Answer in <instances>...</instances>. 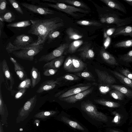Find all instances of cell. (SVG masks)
<instances>
[{
    "mask_svg": "<svg viewBox=\"0 0 132 132\" xmlns=\"http://www.w3.org/2000/svg\"><path fill=\"white\" fill-rule=\"evenodd\" d=\"M30 20L32 24L27 32L29 34L37 36L38 38L36 41L27 47L41 44L44 45L50 32L56 30L64 25L63 20L58 17Z\"/></svg>",
    "mask_w": 132,
    "mask_h": 132,
    "instance_id": "cell-1",
    "label": "cell"
},
{
    "mask_svg": "<svg viewBox=\"0 0 132 132\" xmlns=\"http://www.w3.org/2000/svg\"><path fill=\"white\" fill-rule=\"evenodd\" d=\"M44 45L41 44L26 47L12 54L16 57L23 60L32 61L34 57L44 48Z\"/></svg>",
    "mask_w": 132,
    "mask_h": 132,
    "instance_id": "cell-2",
    "label": "cell"
},
{
    "mask_svg": "<svg viewBox=\"0 0 132 132\" xmlns=\"http://www.w3.org/2000/svg\"><path fill=\"white\" fill-rule=\"evenodd\" d=\"M81 107L82 110L93 119L100 121H108L107 116L103 113L98 111L96 106L89 101L82 102Z\"/></svg>",
    "mask_w": 132,
    "mask_h": 132,
    "instance_id": "cell-3",
    "label": "cell"
},
{
    "mask_svg": "<svg viewBox=\"0 0 132 132\" xmlns=\"http://www.w3.org/2000/svg\"><path fill=\"white\" fill-rule=\"evenodd\" d=\"M47 7H50L64 12L74 17H77L78 15L75 13L79 12L84 13H88L87 11L75 6L66 5L64 3H57L55 4L45 3L44 4Z\"/></svg>",
    "mask_w": 132,
    "mask_h": 132,
    "instance_id": "cell-4",
    "label": "cell"
},
{
    "mask_svg": "<svg viewBox=\"0 0 132 132\" xmlns=\"http://www.w3.org/2000/svg\"><path fill=\"white\" fill-rule=\"evenodd\" d=\"M1 66L5 79V83L8 90L11 92V94L13 93L14 90H12L15 84L14 79L13 73L10 71L6 61L5 59L1 62Z\"/></svg>",
    "mask_w": 132,
    "mask_h": 132,
    "instance_id": "cell-5",
    "label": "cell"
},
{
    "mask_svg": "<svg viewBox=\"0 0 132 132\" xmlns=\"http://www.w3.org/2000/svg\"><path fill=\"white\" fill-rule=\"evenodd\" d=\"M100 21L103 23L114 24L118 27L130 24L132 21V18L127 17L121 19L114 14L102 18L101 19Z\"/></svg>",
    "mask_w": 132,
    "mask_h": 132,
    "instance_id": "cell-6",
    "label": "cell"
},
{
    "mask_svg": "<svg viewBox=\"0 0 132 132\" xmlns=\"http://www.w3.org/2000/svg\"><path fill=\"white\" fill-rule=\"evenodd\" d=\"M68 44L64 43L60 45L51 52L42 56L38 60V62H48L52 60L62 56L65 50L68 48Z\"/></svg>",
    "mask_w": 132,
    "mask_h": 132,
    "instance_id": "cell-7",
    "label": "cell"
},
{
    "mask_svg": "<svg viewBox=\"0 0 132 132\" xmlns=\"http://www.w3.org/2000/svg\"><path fill=\"white\" fill-rule=\"evenodd\" d=\"M95 71L97 77L98 86H110L116 82L114 78L109 75L106 72L97 68L95 69Z\"/></svg>",
    "mask_w": 132,
    "mask_h": 132,
    "instance_id": "cell-8",
    "label": "cell"
},
{
    "mask_svg": "<svg viewBox=\"0 0 132 132\" xmlns=\"http://www.w3.org/2000/svg\"><path fill=\"white\" fill-rule=\"evenodd\" d=\"M20 4L22 6L30 11L41 15H47L54 13V11L53 10L48 8L25 2L21 3Z\"/></svg>",
    "mask_w": 132,
    "mask_h": 132,
    "instance_id": "cell-9",
    "label": "cell"
},
{
    "mask_svg": "<svg viewBox=\"0 0 132 132\" xmlns=\"http://www.w3.org/2000/svg\"><path fill=\"white\" fill-rule=\"evenodd\" d=\"M94 87H91L77 94L65 97L60 100L70 103H74L80 101L90 94L93 91Z\"/></svg>",
    "mask_w": 132,
    "mask_h": 132,
    "instance_id": "cell-10",
    "label": "cell"
},
{
    "mask_svg": "<svg viewBox=\"0 0 132 132\" xmlns=\"http://www.w3.org/2000/svg\"><path fill=\"white\" fill-rule=\"evenodd\" d=\"M33 39L30 36L22 34L17 36L13 42V44L16 46L21 48L27 47L32 43Z\"/></svg>",
    "mask_w": 132,
    "mask_h": 132,
    "instance_id": "cell-11",
    "label": "cell"
},
{
    "mask_svg": "<svg viewBox=\"0 0 132 132\" xmlns=\"http://www.w3.org/2000/svg\"><path fill=\"white\" fill-rule=\"evenodd\" d=\"M10 59L14 64V71L19 79L22 81L27 78L24 67L13 57H10Z\"/></svg>",
    "mask_w": 132,
    "mask_h": 132,
    "instance_id": "cell-12",
    "label": "cell"
},
{
    "mask_svg": "<svg viewBox=\"0 0 132 132\" xmlns=\"http://www.w3.org/2000/svg\"><path fill=\"white\" fill-rule=\"evenodd\" d=\"M72 63L70 72L77 73L81 72L87 67L86 63L75 56H72Z\"/></svg>",
    "mask_w": 132,
    "mask_h": 132,
    "instance_id": "cell-13",
    "label": "cell"
},
{
    "mask_svg": "<svg viewBox=\"0 0 132 132\" xmlns=\"http://www.w3.org/2000/svg\"><path fill=\"white\" fill-rule=\"evenodd\" d=\"M111 8L115 9L126 14L127 11L124 6L118 1L114 0H100Z\"/></svg>",
    "mask_w": 132,
    "mask_h": 132,
    "instance_id": "cell-14",
    "label": "cell"
},
{
    "mask_svg": "<svg viewBox=\"0 0 132 132\" xmlns=\"http://www.w3.org/2000/svg\"><path fill=\"white\" fill-rule=\"evenodd\" d=\"M91 86H80L70 89L60 95L58 98L60 99L79 93L90 88Z\"/></svg>",
    "mask_w": 132,
    "mask_h": 132,
    "instance_id": "cell-15",
    "label": "cell"
},
{
    "mask_svg": "<svg viewBox=\"0 0 132 132\" xmlns=\"http://www.w3.org/2000/svg\"><path fill=\"white\" fill-rule=\"evenodd\" d=\"M56 83L53 79L48 80L43 82L40 85L36 92L38 93L52 90L56 86Z\"/></svg>",
    "mask_w": 132,
    "mask_h": 132,
    "instance_id": "cell-16",
    "label": "cell"
},
{
    "mask_svg": "<svg viewBox=\"0 0 132 132\" xmlns=\"http://www.w3.org/2000/svg\"><path fill=\"white\" fill-rule=\"evenodd\" d=\"M120 35L129 36L132 37V27L124 26L116 28L112 35L113 37Z\"/></svg>",
    "mask_w": 132,
    "mask_h": 132,
    "instance_id": "cell-17",
    "label": "cell"
},
{
    "mask_svg": "<svg viewBox=\"0 0 132 132\" xmlns=\"http://www.w3.org/2000/svg\"><path fill=\"white\" fill-rule=\"evenodd\" d=\"M78 51L81 57L85 61L86 59L93 58L95 56V53L93 50L89 46H86L79 49Z\"/></svg>",
    "mask_w": 132,
    "mask_h": 132,
    "instance_id": "cell-18",
    "label": "cell"
},
{
    "mask_svg": "<svg viewBox=\"0 0 132 132\" xmlns=\"http://www.w3.org/2000/svg\"><path fill=\"white\" fill-rule=\"evenodd\" d=\"M100 54L103 60L108 64L112 65H118V63L114 57L104 49L100 51Z\"/></svg>",
    "mask_w": 132,
    "mask_h": 132,
    "instance_id": "cell-19",
    "label": "cell"
},
{
    "mask_svg": "<svg viewBox=\"0 0 132 132\" xmlns=\"http://www.w3.org/2000/svg\"><path fill=\"white\" fill-rule=\"evenodd\" d=\"M64 57V56H62L55 59L45 64L43 67V68H59L62 65Z\"/></svg>",
    "mask_w": 132,
    "mask_h": 132,
    "instance_id": "cell-20",
    "label": "cell"
},
{
    "mask_svg": "<svg viewBox=\"0 0 132 132\" xmlns=\"http://www.w3.org/2000/svg\"><path fill=\"white\" fill-rule=\"evenodd\" d=\"M32 88H34L40 82L41 80L40 72L37 69L32 66L30 72Z\"/></svg>",
    "mask_w": 132,
    "mask_h": 132,
    "instance_id": "cell-21",
    "label": "cell"
},
{
    "mask_svg": "<svg viewBox=\"0 0 132 132\" xmlns=\"http://www.w3.org/2000/svg\"><path fill=\"white\" fill-rule=\"evenodd\" d=\"M111 71L121 82L132 89V80L116 71L111 70Z\"/></svg>",
    "mask_w": 132,
    "mask_h": 132,
    "instance_id": "cell-22",
    "label": "cell"
},
{
    "mask_svg": "<svg viewBox=\"0 0 132 132\" xmlns=\"http://www.w3.org/2000/svg\"><path fill=\"white\" fill-rule=\"evenodd\" d=\"M94 102L99 104L111 108H118L120 105L119 103L104 99L94 100Z\"/></svg>",
    "mask_w": 132,
    "mask_h": 132,
    "instance_id": "cell-23",
    "label": "cell"
},
{
    "mask_svg": "<svg viewBox=\"0 0 132 132\" xmlns=\"http://www.w3.org/2000/svg\"><path fill=\"white\" fill-rule=\"evenodd\" d=\"M83 43L82 40H77L71 43L69 45L66 54L68 53L72 54L75 53L77 49L81 46Z\"/></svg>",
    "mask_w": 132,
    "mask_h": 132,
    "instance_id": "cell-24",
    "label": "cell"
},
{
    "mask_svg": "<svg viewBox=\"0 0 132 132\" xmlns=\"http://www.w3.org/2000/svg\"><path fill=\"white\" fill-rule=\"evenodd\" d=\"M112 89L118 90L127 97L132 98V91L121 85H111L110 86Z\"/></svg>",
    "mask_w": 132,
    "mask_h": 132,
    "instance_id": "cell-25",
    "label": "cell"
},
{
    "mask_svg": "<svg viewBox=\"0 0 132 132\" xmlns=\"http://www.w3.org/2000/svg\"><path fill=\"white\" fill-rule=\"evenodd\" d=\"M57 3H66L73 6L79 7L80 8L88 9L89 7L83 3L74 0H59L57 1Z\"/></svg>",
    "mask_w": 132,
    "mask_h": 132,
    "instance_id": "cell-26",
    "label": "cell"
},
{
    "mask_svg": "<svg viewBox=\"0 0 132 132\" xmlns=\"http://www.w3.org/2000/svg\"><path fill=\"white\" fill-rule=\"evenodd\" d=\"M75 75L88 81H95L94 77L90 72L86 70L83 71L75 73Z\"/></svg>",
    "mask_w": 132,
    "mask_h": 132,
    "instance_id": "cell-27",
    "label": "cell"
},
{
    "mask_svg": "<svg viewBox=\"0 0 132 132\" xmlns=\"http://www.w3.org/2000/svg\"><path fill=\"white\" fill-rule=\"evenodd\" d=\"M61 120L74 128L82 130H84V128L78 123L66 117L62 116L61 118Z\"/></svg>",
    "mask_w": 132,
    "mask_h": 132,
    "instance_id": "cell-28",
    "label": "cell"
},
{
    "mask_svg": "<svg viewBox=\"0 0 132 132\" xmlns=\"http://www.w3.org/2000/svg\"><path fill=\"white\" fill-rule=\"evenodd\" d=\"M31 23L30 20H23L7 24V26L15 28L25 27L30 26L31 24Z\"/></svg>",
    "mask_w": 132,
    "mask_h": 132,
    "instance_id": "cell-29",
    "label": "cell"
},
{
    "mask_svg": "<svg viewBox=\"0 0 132 132\" xmlns=\"http://www.w3.org/2000/svg\"><path fill=\"white\" fill-rule=\"evenodd\" d=\"M66 32L69 38L71 39L78 40L83 37L82 35L76 32L71 27L68 28Z\"/></svg>",
    "mask_w": 132,
    "mask_h": 132,
    "instance_id": "cell-30",
    "label": "cell"
},
{
    "mask_svg": "<svg viewBox=\"0 0 132 132\" xmlns=\"http://www.w3.org/2000/svg\"><path fill=\"white\" fill-rule=\"evenodd\" d=\"M0 17L4 21L11 22L15 19V16L14 13L10 11H7L4 14L0 15Z\"/></svg>",
    "mask_w": 132,
    "mask_h": 132,
    "instance_id": "cell-31",
    "label": "cell"
},
{
    "mask_svg": "<svg viewBox=\"0 0 132 132\" xmlns=\"http://www.w3.org/2000/svg\"><path fill=\"white\" fill-rule=\"evenodd\" d=\"M76 22L78 24L83 26H100L102 25L100 23L95 21L81 20L77 21Z\"/></svg>",
    "mask_w": 132,
    "mask_h": 132,
    "instance_id": "cell-32",
    "label": "cell"
},
{
    "mask_svg": "<svg viewBox=\"0 0 132 132\" xmlns=\"http://www.w3.org/2000/svg\"><path fill=\"white\" fill-rule=\"evenodd\" d=\"M114 46L116 48H127L132 47V39L118 42L115 44Z\"/></svg>",
    "mask_w": 132,
    "mask_h": 132,
    "instance_id": "cell-33",
    "label": "cell"
},
{
    "mask_svg": "<svg viewBox=\"0 0 132 132\" xmlns=\"http://www.w3.org/2000/svg\"><path fill=\"white\" fill-rule=\"evenodd\" d=\"M31 80L29 78H27L22 81L18 85L17 88L18 89H27L31 86Z\"/></svg>",
    "mask_w": 132,
    "mask_h": 132,
    "instance_id": "cell-34",
    "label": "cell"
},
{
    "mask_svg": "<svg viewBox=\"0 0 132 132\" xmlns=\"http://www.w3.org/2000/svg\"><path fill=\"white\" fill-rule=\"evenodd\" d=\"M110 92L111 96L115 99L122 100L123 98L124 94L118 90L114 89Z\"/></svg>",
    "mask_w": 132,
    "mask_h": 132,
    "instance_id": "cell-35",
    "label": "cell"
},
{
    "mask_svg": "<svg viewBox=\"0 0 132 132\" xmlns=\"http://www.w3.org/2000/svg\"><path fill=\"white\" fill-rule=\"evenodd\" d=\"M72 63V56H69L66 59L63 64V68L66 71L70 72Z\"/></svg>",
    "mask_w": 132,
    "mask_h": 132,
    "instance_id": "cell-36",
    "label": "cell"
},
{
    "mask_svg": "<svg viewBox=\"0 0 132 132\" xmlns=\"http://www.w3.org/2000/svg\"><path fill=\"white\" fill-rule=\"evenodd\" d=\"M59 31H53L50 32L48 35L47 40V43H50L52 41L57 37L60 35Z\"/></svg>",
    "mask_w": 132,
    "mask_h": 132,
    "instance_id": "cell-37",
    "label": "cell"
},
{
    "mask_svg": "<svg viewBox=\"0 0 132 132\" xmlns=\"http://www.w3.org/2000/svg\"><path fill=\"white\" fill-rule=\"evenodd\" d=\"M21 49V48L18 47L13 45L10 42L8 43L6 47V50L9 54Z\"/></svg>",
    "mask_w": 132,
    "mask_h": 132,
    "instance_id": "cell-38",
    "label": "cell"
},
{
    "mask_svg": "<svg viewBox=\"0 0 132 132\" xmlns=\"http://www.w3.org/2000/svg\"><path fill=\"white\" fill-rule=\"evenodd\" d=\"M9 1L16 11L22 14H23V12L17 1L15 0H9Z\"/></svg>",
    "mask_w": 132,
    "mask_h": 132,
    "instance_id": "cell-39",
    "label": "cell"
},
{
    "mask_svg": "<svg viewBox=\"0 0 132 132\" xmlns=\"http://www.w3.org/2000/svg\"><path fill=\"white\" fill-rule=\"evenodd\" d=\"M62 78L67 80L73 81L79 80L80 78L78 76L72 74L67 73L63 76Z\"/></svg>",
    "mask_w": 132,
    "mask_h": 132,
    "instance_id": "cell-40",
    "label": "cell"
},
{
    "mask_svg": "<svg viewBox=\"0 0 132 132\" xmlns=\"http://www.w3.org/2000/svg\"><path fill=\"white\" fill-rule=\"evenodd\" d=\"M120 58L122 61L126 62H132V50L122 55Z\"/></svg>",
    "mask_w": 132,
    "mask_h": 132,
    "instance_id": "cell-41",
    "label": "cell"
},
{
    "mask_svg": "<svg viewBox=\"0 0 132 132\" xmlns=\"http://www.w3.org/2000/svg\"><path fill=\"white\" fill-rule=\"evenodd\" d=\"M15 90L14 94V97L15 99H21L24 94L27 91V89H21Z\"/></svg>",
    "mask_w": 132,
    "mask_h": 132,
    "instance_id": "cell-42",
    "label": "cell"
},
{
    "mask_svg": "<svg viewBox=\"0 0 132 132\" xmlns=\"http://www.w3.org/2000/svg\"><path fill=\"white\" fill-rule=\"evenodd\" d=\"M43 75L45 76H49L55 74L58 71L57 69L51 68H44Z\"/></svg>",
    "mask_w": 132,
    "mask_h": 132,
    "instance_id": "cell-43",
    "label": "cell"
},
{
    "mask_svg": "<svg viewBox=\"0 0 132 132\" xmlns=\"http://www.w3.org/2000/svg\"><path fill=\"white\" fill-rule=\"evenodd\" d=\"M98 89L100 92L103 94H107L112 89L110 86L107 85L98 86Z\"/></svg>",
    "mask_w": 132,
    "mask_h": 132,
    "instance_id": "cell-44",
    "label": "cell"
},
{
    "mask_svg": "<svg viewBox=\"0 0 132 132\" xmlns=\"http://www.w3.org/2000/svg\"><path fill=\"white\" fill-rule=\"evenodd\" d=\"M7 2L6 0H0V14H3L6 11Z\"/></svg>",
    "mask_w": 132,
    "mask_h": 132,
    "instance_id": "cell-45",
    "label": "cell"
},
{
    "mask_svg": "<svg viewBox=\"0 0 132 132\" xmlns=\"http://www.w3.org/2000/svg\"><path fill=\"white\" fill-rule=\"evenodd\" d=\"M120 71L122 75L132 80V73L128 69H122L120 70Z\"/></svg>",
    "mask_w": 132,
    "mask_h": 132,
    "instance_id": "cell-46",
    "label": "cell"
},
{
    "mask_svg": "<svg viewBox=\"0 0 132 132\" xmlns=\"http://www.w3.org/2000/svg\"><path fill=\"white\" fill-rule=\"evenodd\" d=\"M5 82L4 76L2 72V68L0 66V87H1V84Z\"/></svg>",
    "mask_w": 132,
    "mask_h": 132,
    "instance_id": "cell-47",
    "label": "cell"
},
{
    "mask_svg": "<svg viewBox=\"0 0 132 132\" xmlns=\"http://www.w3.org/2000/svg\"><path fill=\"white\" fill-rule=\"evenodd\" d=\"M3 22L0 21V36L1 37L2 32V29L3 26Z\"/></svg>",
    "mask_w": 132,
    "mask_h": 132,
    "instance_id": "cell-48",
    "label": "cell"
},
{
    "mask_svg": "<svg viewBox=\"0 0 132 132\" xmlns=\"http://www.w3.org/2000/svg\"><path fill=\"white\" fill-rule=\"evenodd\" d=\"M123 1L132 6V0H124Z\"/></svg>",
    "mask_w": 132,
    "mask_h": 132,
    "instance_id": "cell-49",
    "label": "cell"
},
{
    "mask_svg": "<svg viewBox=\"0 0 132 132\" xmlns=\"http://www.w3.org/2000/svg\"><path fill=\"white\" fill-rule=\"evenodd\" d=\"M110 132H120L117 130L113 129H110Z\"/></svg>",
    "mask_w": 132,
    "mask_h": 132,
    "instance_id": "cell-50",
    "label": "cell"
},
{
    "mask_svg": "<svg viewBox=\"0 0 132 132\" xmlns=\"http://www.w3.org/2000/svg\"><path fill=\"white\" fill-rule=\"evenodd\" d=\"M32 1L33 2V3H39L40 2V1L39 0H34V1Z\"/></svg>",
    "mask_w": 132,
    "mask_h": 132,
    "instance_id": "cell-51",
    "label": "cell"
}]
</instances>
